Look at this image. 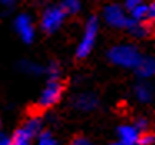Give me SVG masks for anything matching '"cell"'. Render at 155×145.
<instances>
[{
    "label": "cell",
    "instance_id": "obj_1",
    "mask_svg": "<svg viewBox=\"0 0 155 145\" xmlns=\"http://www.w3.org/2000/svg\"><path fill=\"white\" fill-rule=\"evenodd\" d=\"M42 132V122L38 117H30L27 118L20 128L14 132L10 137V145H34V140L38 137Z\"/></svg>",
    "mask_w": 155,
    "mask_h": 145
},
{
    "label": "cell",
    "instance_id": "obj_2",
    "mask_svg": "<svg viewBox=\"0 0 155 145\" xmlns=\"http://www.w3.org/2000/svg\"><path fill=\"white\" fill-rule=\"evenodd\" d=\"M108 58L115 65L127 67V68H135L142 60L138 50L132 45H117V47H114L108 52Z\"/></svg>",
    "mask_w": 155,
    "mask_h": 145
},
{
    "label": "cell",
    "instance_id": "obj_3",
    "mask_svg": "<svg viewBox=\"0 0 155 145\" xmlns=\"http://www.w3.org/2000/svg\"><path fill=\"white\" fill-rule=\"evenodd\" d=\"M97 34H98V22H97V18H90V20L87 22V25H85L84 37H82L80 44H78V47H77V57L78 58L87 57L92 52L95 38H97Z\"/></svg>",
    "mask_w": 155,
    "mask_h": 145
},
{
    "label": "cell",
    "instance_id": "obj_4",
    "mask_svg": "<svg viewBox=\"0 0 155 145\" xmlns=\"http://www.w3.org/2000/svg\"><path fill=\"white\" fill-rule=\"evenodd\" d=\"M62 92H64V85L58 78H54V80H48L47 87L44 88L40 98H38L37 105L38 108H50L52 105H55L62 97Z\"/></svg>",
    "mask_w": 155,
    "mask_h": 145
},
{
    "label": "cell",
    "instance_id": "obj_5",
    "mask_svg": "<svg viewBox=\"0 0 155 145\" xmlns=\"http://www.w3.org/2000/svg\"><path fill=\"white\" fill-rule=\"evenodd\" d=\"M104 17H105V20H107V24L112 25V27L128 28L132 24H134V20H132L130 17H127V14L124 12V8L118 7V5H108V7H105Z\"/></svg>",
    "mask_w": 155,
    "mask_h": 145
},
{
    "label": "cell",
    "instance_id": "obj_6",
    "mask_svg": "<svg viewBox=\"0 0 155 145\" xmlns=\"http://www.w3.org/2000/svg\"><path fill=\"white\" fill-rule=\"evenodd\" d=\"M64 20H65L64 10H62L60 7H50L44 12L40 24H42V28H44L47 34H52V32H55L62 24H64Z\"/></svg>",
    "mask_w": 155,
    "mask_h": 145
},
{
    "label": "cell",
    "instance_id": "obj_7",
    "mask_svg": "<svg viewBox=\"0 0 155 145\" xmlns=\"http://www.w3.org/2000/svg\"><path fill=\"white\" fill-rule=\"evenodd\" d=\"M15 30L17 34L22 37V40L30 44L34 40V35H35V28H34V24H32L30 17L28 15H18L15 18Z\"/></svg>",
    "mask_w": 155,
    "mask_h": 145
},
{
    "label": "cell",
    "instance_id": "obj_8",
    "mask_svg": "<svg viewBox=\"0 0 155 145\" xmlns=\"http://www.w3.org/2000/svg\"><path fill=\"white\" fill-rule=\"evenodd\" d=\"M118 138L122 145H138L140 140V132L134 125H122L118 127Z\"/></svg>",
    "mask_w": 155,
    "mask_h": 145
},
{
    "label": "cell",
    "instance_id": "obj_9",
    "mask_svg": "<svg viewBox=\"0 0 155 145\" xmlns=\"http://www.w3.org/2000/svg\"><path fill=\"white\" fill-rule=\"evenodd\" d=\"M97 104H98V100L94 94H80L74 98L75 108H78V110H82V112L94 110V108L97 107Z\"/></svg>",
    "mask_w": 155,
    "mask_h": 145
},
{
    "label": "cell",
    "instance_id": "obj_10",
    "mask_svg": "<svg viewBox=\"0 0 155 145\" xmlns=\"http://www.w3.org/2000/svg\"><path fill=\"white\" fill-rule=\"evenodd\" d=\"M135 70L142 78H150L155 74V60L153 58H142L140 64L135 67Z\"/></svg>",
    "mask_w": 155,
    "mask_h": 145
},
{
    "label": "cell",
    "instance_id": "obj_11",
    "mask_svg": "<svg viewBox=\"0 0 155 145\" xmlns=\"http://www.w3.org/2000/svg\"><path fill=\"white\" fill-rule=\"evenodd\" d=\"M135 97L140 102H150L152 97H153V88L148 84H138L135 87Z\"/></svg>",
    "mask_w": 155,
    "mask_h": 145
},
{
    "label": "cell",
    "instance_id": "obj_12",
    "mask_svg": "<svg viewBox=\"0 0 155 145\" xmlns=\"http://www.w3.org/2000/svg\"><path fill=\"white\" fill-rule=\"evenodd\" d=\"M60 8L64 10V14H77L80 10V2L78 0H64L60 5Z\"/></svg>",
    "mask_w": 155,
    "mask_h": 145
},
{
    "label": "cell",
    "instance_id": "obj_13",
    "mask_svg": "<svg viewBox=\"0 0 155 145\" xmlns=\"http://www.w3.org/2000/svg\"><path fill=\"white\" fill-rule=\"evenodd\" d=\"M145 15H147V5H145V4L135 7L134 10L130 12V18H132V20H135V22L145 20Z\"/></svg>",
    "mask_w": 155,
    "mask_h": 145
},
{
    "label": "cell",
    "instance_id": "obj_14",
    "mask_svg": "<svg viewBox=\"0 0 155 145\" xmlns=\"http://www.w3.org/2000/svg\"><path fill=\"white\" fill-rule=\"evenodd\" d=\"M35 145H57V142H55V138L52 137L50 132H40L38 137H37Z\"/></svg>",
    "mask_w": 155,
    "mask_h": 145
},
{
    "label": "cell",
    "instance_id": "obj_15",
    "mask_svg": "<svg viewBox=\"0 0 155 145\" xmlns=\"http://www.w3.org/2000/svg\"><path fill=\"white\" fill-rule=\"evenodd\" d=\"M152 143H155V133H152V132H143V133H140L138 145H152Z\"/></svg>",
    "mask_w": 155,
    "mask_h": 145
},
{
    "label": "cell",
    "instance_id": "obj_16",
    "mask_svg": "<svg viewBox=\"0 0 155 145\" xmlns=\"http://www.w3.org/2000/svg\"><path fill=\"white\" fill-rule=\"evenodd\" d=\"M145 20L150 22L152 25H155V0L147 7V15H145Z\"/></svg>",
    "mask_w": 155,
    "mask_h": 145
},
{
    "label": "cell",
    "instance_id": "obj_17",
    "mask_svg": "<svg viewBox=\"0 0 155 145\" xmlns=\"http://www.w3.org/2000/svg\"><path fill=\"white\" fill-rule=\"evenodd\" d=\"M143 4V0H125V8H127L128 12H132L135 7H138V5Z\"/></svg>",
    "mask_w": 155,
    "mask_h": 145
},
{
    "label": "cell",
    "instance_id": "obj_18",
    "mask_svg": "<svg viewBox=\"0 0 155 145\" xmlns=\"http://www.w3.org/2000/svg\"><path fill=\"white\" fill-rule=\"evenodd\" d=\"M24 70H27L28 74H40L42 68L37 67L35 64H25V65H24Z\"/></svg>",
    "mask_w": 155,
    "mask_h": 145
},
{
    "label": "cell",
    "instance_id": "obj_19",
    "mask_svg": "<svg viewBox=\"0 0 155 145\" xmlns=\"http://www.w3.org/2000/svg\"><path fill=\"white\" fill-rule=\"evenodd\" d=\"M72 145H94L88 138H85V137H77V138H74L72 140Z\"/></svg>",
    "mask_w": 155,
    "mask_h": 145
},
{
    "label": "cell",
    "instance_id": "obj_20",
    "mask_svg": "<svg viewBox=\"0 0 155 145\" xmlns=\"http://www.w3.org/2000/svg\"><path fill=\"white\" fill-rule=\"evenodd\" d=\"M0 145H10V137L0 133Z\"/></svg>",
    "mask_w": 155,
    "mask_h": 145
},
{
    "label": "cell",
    "instance_id": "obj_21",
    "mask_svg": "<svg viewBox=\"0 0 155 145\" xmlns=\"http://www.w3.org/2000/svg\"><path fill=\"white\" fill-rule=\"evenodd\" d=\"M0 2H2L4 5H7V7H10V5L15 4V0H0Z\"/></svg>",
    "mask_w": 155,
    "mask_h": 145
},
{
    "label": "cell",
    "instance_id": "obj_22",
    "mask_svg": "<svg viewBox=\"0 0 155 145\" xmlns=\"http://www.w3.org/2000/svg\"><path fill=\"white\" fill-rule=\"evenodd\" d=\"M114 145H122V143H120V142H117V143H114Z\"/></svg>",
    "mask_w": 155,
    "mask_h": 145
}]
</instances>
